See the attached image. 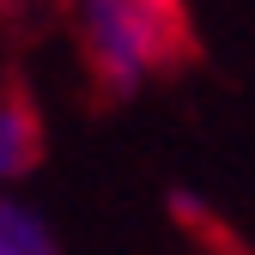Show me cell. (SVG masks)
Instances as JSON below:
<instances>
[{
  "label": "cell",
  "mask_w": 255,
  "mask_h": 255,
  "mask_svg": "<svg viewBox=\"0 0 255 255\" xmlns=\"http://www.w3.org/2000/svg\"><path fill=\"white\" fill-rule=\"evenodd\" d=\"M73 43L91 79L128 98L182 55V18L176 0H73Z\"/></svg>",
  "instance_id": "cell-1"
},
{
  "label": "cell",
  "mask_w": 255,
  "mask_h": 255,
  "mask_svg": "<svg viewBox=\"0 0 255 255\" xmlns=\"http://www.w3.org/2000/svg\"><path fill=\"white\" fill-rule=\"evenodd\" d=\"M43 158V122L18 91H0V188H12L30 176V164Z\"/></svg>",
  "instance_id": "cell-2"
},
{
  "label": "cell",
  "mask_w": 255,
  "mask_h": 255,
  "mask_svg": "<svg viewBox=\"0 0 255 255\" xmlns=\"http://www.w3.org/2000/svg\"><path fill=\"white\" fill-rule=\"evenodd\" d=\"M0 255H61V237L37 201L0 188Z\"/></svg>",
  "instance_id": "cell-3"
}]
</instances>
